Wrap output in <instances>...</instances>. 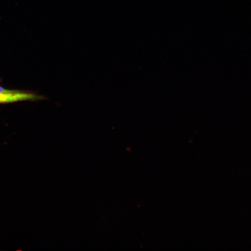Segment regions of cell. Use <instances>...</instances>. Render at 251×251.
I'll list each match as a JSON object with an SVG mask.
<instances>
[{
    "mask_svg": "<svg viewBox=\"0 0 251 251\" xmlns=\"http://www.w3.org/2000/svg\"><path fill=\"white\" fill-rule=\"evenodd\" d=\"M11 92V91L5 90V89H3V88L0 87V94L7 93Z\"/></svg>",
    "mask_w": 251,
    "mask_h": 251,
    "instance_id": "7a4b0ae2",
    "label": "cell"
},
{
    "mask_svg": "<svg viewBox=\"0 0 251 251\" xmlns=\"http://www.w3.org/2000/svg\"><path fill=\"white\" fill-rule=\"evenodd\" d=\"M43 99L42 96L27 93L11 92L0 94V103L12 102L23 100H39Z\"/></svg>",
    "mask_w": 251,
    "mask_h": 251,
    "instance_id": "6da1fadb",
    "label": "cell"
}]
</instances>
